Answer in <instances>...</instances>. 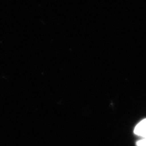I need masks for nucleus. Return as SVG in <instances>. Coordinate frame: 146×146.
<instances>
[{
    "label": "nucleus",
    "instance_id": "nucleus-1",
    "mask_svg": "<svg viewBox=\"0 0 146 146\" xmlns=\"http://www.w3.org/2000/svg\"><path fill=\"white\" fill-rule=\"evenodd\" d=\"M135 133L139 136L146 138V119L141 120L135 128Z\"/></svg>",
    "mask_w": 146,
    "mask_h": 146
},
{
    "label": "nucleus",
    "instance_id": "nucleus-2",
    "mask_svg": "<svg viewBox=\"0 0 146 146\" xmlns=\"http://www.w3.org/2000/svg\"><path fill=\"white\" fill-rule=\"evenodd\" d=\"M137 146H146V138H144L143 139L140 140L137 143Z\"/></svg>",
    "mask_w": 146,
    "mask_h": 146
}]
</instances>
